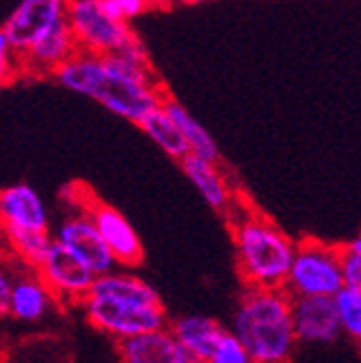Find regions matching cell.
Masks as SVG:
<instances>
[{
    "label": "cell",
    "instance_id": "obj_17",
    "mask_svg": "<svg viewBox=\"0 0 361 363\" xmlns=\"http://www.w3.org/2000/svg\"><path fill=\"white\" fill-rule=\"evenodd\" d=\"M169 328L175 335V339L200 363H204L211 357L215 346L220 343L222 335L228 330L220 321L204 317V315H182V317H177Z\"/></svg>",
    "mask_w": 361,
    "mask_h": 363
},
{
    "label": "cell",
    "instance_id": "obj_12",
    "mask_svg": "<svg viewBox=\"0 0 361 363\" xmlns=\"http://www.w3.org/2000/svg\"><path fill=\"white\" fill-rule=\"evenodd\" d=\"M179 169L189 177V182L195 186V191L202 195V199L209 204L211 211H215L222 217H233L240 208V202L233 193L224 171L218 167V162H209L197 155H187L179 162Z\"/></svg>",
    "mask_w": 361,
    "mask_h": 363
},
{
    "label": "cell",
    "instance_id": "obj_9",
    "mask_svg": "<svg viewBox=\"0 0 361 363\" xmlns=\"http://www.w3.org/2000/svg\"><path fill=\"white\" fill-rule=\"evenodd\" d=\"M62 21H67V0H21L5 21L3 31L21 58Z\"/></svg>",
    "mask_w": 361,
    "mask_h": 363
},
{
    "label": "cell",
    "instance_id": "obj_27",
    "mask_svg": "<svg viewBox=\"0 0 361 363\" xmlns=\"http://www.w3.org/2000/svg\"><path fill=\"white\" fill-rule=\"evenodd\" d=\"M16 279V266L7 259L0 262V317L9 315V299H11V288Z\"/></svg>",
    "mask_w": 361,
    "mask_h": 363
},
{
    "label": "cell",
    "instance_id": "obj_24",
    "mask_svg": "<svg viewBox=\"0 0 361 363\" xmlns=\"http://www.w3.org/2000/svg\"><path fill=\"white\" fill-rule=\"evenodd\" d=\"M18 74H21V58H18L3 27H0V86L11 82Z\"/></svg>",
    "mask_w": 361,
    "mask_h": 363
},
{
    "label": "cell",
    "instance_id": "obj_16",
    "mask_svg": "<svg viewBox=\"0 0 361 363\" xmlns=\"http://www.w3.org/2000/svg\"><path fill=\"white\" fill-rule=\"evenodd\" d=\"M21 266V264H18ZM58 297L51 293V288L38 275L35 268L21 266L16 268V279L9 299V315L21 321H40Z\"/></svg>",
    "mask_w": 361,
    "mask_h": 363
},
{
    "label": "cell",
    "instance_id": "obj_4",
    "mask_svg": "<svg viewBox=\"0 0 361 363\" xmlns=\"http://www.w3.org/2000/svg\"><path fill=\"white\" fill-rule=\"evenodd\" d=\"M341 255L344 248L339 246L317 240L299 242L286 279V290L293 297H335L344 288Z\"/></svg>",
    "mask_w": 361,
    "mask_h": 363
},
{
    "label": "cell",
    "instance_id": "obj_8",
    "mask_svg": "<svg viewBox=\"0 0 361 363\" xmlns=\"http://www.w3.org/2000/svg\"><path fill=\"white\" fill-rule=\"evenodd\" d=\"M53 240L74 252L96 275H106V272H111L120 266L111 248L106 246L104 238L100 235L96 222L91 220V215L84 211L67 215L58 224V228L53 230Z\"/></svg>",
    "mask_w": 361,
    "mask_h": 363
},
{
    "label": "cell",
    "instance_id": "obj_25",
    "mask_svg": "<svg viewBox=\"0 0 361 363\" xmlns=\"http://www.w3.org/2000/svg\"><path fill=\"white\" fill-rule=\"evenodd\" d=\"M104 7L109 9L120 21H133L140 13L151 7V0H102Z\"/></svg>",
    "mask_w": 361,
    "mask_h": 363
},
{
    "label": "cell",
    "instance_id": "obj_1",
    "mask_svg": "<svg viewBox=\"0 0 361 363\" xmlns=\"http://www.w3.org/2000/svg\"><path fill=\"white\" fill-rule=\"evenodd\" d=\"M51 78L71 94L94 100L109 113L133 124H140L167 98L140 38L122 51L104 56L78 49Z\"/></svg>",
    "mask_w": 361,
    "mask_h": 363
},
{
    "label": "cell",
    "instance_id": "obj_10",
    "mask_svg": "<svg viewBox=\"0 0 361 363\" xmlns=\"http://www.w3.org/2000/svg\"><path fill=\"white\" fill-rule=\"evenodd\" d=\"M35 270L51 288V293L58 297V301L69 303H82V299L91 293V286L98 277L84 262H80L74 252L67 250L56 240Z\"/></svg>",
    "mask_w": 361,
    "mask_h": 363
},
{
    "label": "cell",
    "instance_id": "obj_19",
    "mask_svg": "<svg viewBox=\"0 0 361 363\" xmlns=\"http://www.w3.org/2000/svg\"><path fill=\"white\" fill-rule=\"evenodd\" d=\"M138 126L144 131V135H149L157 144V149L162 153H167L171 160L182 162L189 155V144L182 131H179V126L175 124V120L167 113L165 106L153 108Z\"/></svg>",
    "mask_w": 361,
    "mask_h": 363
},
{
    "label": "cell",
    "instance_id": "obj_13",
    "mask_svg": "<svg viewBox=\"0 0 361 363\" xmlns=\"http://www.w3.org/2000/svg\"><path fill=\"white\" fill-rule=\"evenodd\" d=\"M120 363H200L182 343L175 339L171 328H160L118 341Z\"/></svg>",
    "mask_w": 361,
    "mask_h": 363
},
{
    "label": "cell",
    "instance_id": "obj_7",
    "mask_svg": "<svg viewBox=\"0 0 361 363\" xmlns=\"http://www.w3.org/2000/svg\"><path fill=\"white\" fill-rule=\"evenodd\" d=\"M78 197H80L78 211H84L91 215V220L96 222L100 235L104 238L106 246L111 248L118 264L124 268L140 266L144 259V248H142V242L138 238L135 228L131 226V222L126 220L118 208L98 199L87 186H82V195H78Z\"/></svg>",
    "mask_w": 361,
    "mask_h": 363
},
{
    "label": "cell",
    "instance_id": "obj_28",
    "mask_svg": "<svg viewBox=\"0 0 361 363\" xmlns=\"http://www.w3.org/2000/svg\"><path fill=\"white\" fill-rule=\"evenodd\" d=\"M7 242H5V235H3V228H0V262H5L7 259Z\"/></svg>",
    "mask_w": 361,
    "mask_h": 363
},
{
    "label": "cell",
    "instance_id": "obj_26",
    "mask_svg": "<svg viewBox=\"0 0 361 363\" xmlns=\"http://www.w3.org/2000/svg\"><path fill=\"white\" fill-rule=\"evenodd\" d=\"M341 268H344V286L361 290V252L344 248V255H341Z\"/></svg>",
    "mask_w": 361,
    "mask_h": 363
},
{
    "label": "cell",
    "instance_id": "obj_20",
    "mask_svg": "<svg viewBox=\"0 0 361 363\" xmlns=\"http://www.w3.org/2000/svg\"><path fill=\"white\" fill-rule=\"evenodd\" d=\"M91 293L142 301V303H162L157 290L151 284L140 279L133 272H124V270H111L106 275H98L91 286Z\"/></svg>",
    "mask_w": 361,
    "mask_h": 363
},
{
    "label": "cell",
    "instance_id": "obj_5",
    "mask_svg": "<svg viewBox=\"0 0 361 363\" xmlns=\"http://www.w3.org/2000/svg\"><path fill=\"white\" fill-rule=\"evenodd\" d=\"M82 308L94 328L116 337L118 341L167 328V311L162 303H142L89 293L82 299Z\"/></svg>",
    "mask_w": 361,
    "mask_h": 363
},
{
    "label": "cell",
    "instance_id": "obj_18",
    "mask_svg": "<svg viewBox=\"0 0 361 363\" xmlns=\"http://www.w3.org/2000/svg\"><path fill=\"white\" fill-rule=\"evenodd\" d=\"M162 106L167 108V113L175 120L179 131H182V135L189 144V155L204 157L209 162H220V149H218V144H215L213 135L206 131V126H202V122H197L191 116V111L184 104H179L177 100L167 96Z\"/></svg>",
    "mask_w": 361,
    "mask_h": 363
},
{
    "label": "cell",
    "instance_id": "obj_29",
    "mask_svg": "<svg viewBox=\"0 0 361 363\" xmlns=\"http://www.w3.org/2000/svg\"><path fill=\"white\" fill-rule=\"evenodd\" d=\"M346 248H350V250H355V252H361V233L357 235V238H355Z\"/></svg>",
    "mask_w": 361,
    "mask_h": 363
},
{
    "label": "cell",
    "instance_id": "obj_14",
    "mask_svg": "<svg viewBox=\"0 0 361 363\" xmlns=\"http://www.w3.org/2000/svg\"><path fill=\"white\" fill-rule=\"evenodd\" d=\"M0 228L49 230V213L38 191L29 184L0 189Z\"/></svg>",
    "mask_w": 361,
    "mask_h": 363
},
{
    "label": "cell",
    "instance_id": "obj_11",
    "mask_svg": "<svg viewBox=\"0 0 361 363\" xmlns=\"http://www.w3.org/2000/svg\"><path fill=\"white\" fill-rule=\"evenodd\" d=\"M293 321L299 343L323 346L344 335L335 297H293Z\"/></svg>",
    "mask_w": 361,
    "mask_h": 363
},
{
    "label": "cell",
    "instance_id": "obj_21",
    "mask_svg": "<svg viewBox=\"0 0 361 363\" xmlns=\"http://www.w3.org/2000/svg\"><path fill=\"white\" fill-rule=\"evenodd\" d=\"M7 252L16 264L27 268H38L45 259L49 246L53 244V235L49 230H25V228H3Z\"/></svg>",
    "mask_w": 361,
    "mask_h": 363
},
{
    "label": "cell",
    "instance_id": "obj_3",
    "mask_svg": "<svg viewBox=\"0 0 361 363\" xmlns=\"http://www.w3.org/2000/svg\"><path fill=\"white\" fill-rule=\"evenodd\" d=\"M238 272L244 286L286 288L297 244L288 235L252 208H238L228 217Z\"/></svg>",
    "mask_w": 361,
    "mask_h": 363
},
{
    "label": "cell",
    "instance_id": "obj_15",
    "mask_svg": "<svg viewBox=\"0 0 361 363\" xmlns=\"http://www.w3.org/2000/svg\"><path fill=\"white\" fill-rule=\"evenodd\" d=\"M78 51V43L71 33L67 21L58 23L49 33L21 56V74L29 76H53L60 65H65Z\"/></svg>",
    "mask_w": 361,
    "mask_h": 363
},
{
    "label": "cell",
    "instance_id": "obj_30",
    "mask_svg": "<svg viewBox=\"0 0 361 363\" xmlns=\"http://www.w3.org/2000/svg\"><path fill=\"white\" fill-rule=\"evenodd\" d=\"M179 3H184V5H200V3H206V0H179Z\"/></svg>",
    "mask_w": 361,
    "mask_h": 363
},
{
    "label": "cell",
    "instance_id": "obj_6",
    "mask_svg": "<svg viewBox=\"0 0 361 363\" xmlns=\"http://www.w3.org/2000/svg\"><path fill=\"white\" fill-rule=\"evenodd\" d=\"M67 23L78 49L100 56L122 51L138 38L129 23L116 18L102 0H67Z\"/></svg>",
    "mask_w": 361,
    "mask_h": 363
},
{
    "label": "cell",
    "instance_id": "obj_2",
    "mask_svg": "<svg viewBox=\"0 0 361 363\" xmlns=\"http://www.w3.org/2000/svg\"><path fill=\"white\" fill-rule=\"evenodd\" d=\"M231 330L255 363H291L299 343L293 321V295L286 288L246 286Z\"/></svg>",
    "mask_w": 361,
    "mask_h": 363
},
{
    "label": "cell",
    "instance_id": "obj_22",
    "mask_svg": "<svg viewBox=\"0 0 361 363\" xmlns=\"http://www.w3.org/2000/svg\"><path fill=\"white\" fill-rule=\"evenodd\" d=\"M335 303L341 321V333L361 346V290L344 286L335 295Z\"/></svg>",
    "mask_w": 361,
    "mask_h": 363
},
{
    "label": "cell",
    "instance_id": "obj_23",
    "mask_svg": "<svg viewBox=\"0 0 361 363\" xmlns=\"http://www.w3.org/2000/svg\"><path fill=\"white\" fill-rule=\"evenodd\" d=\"M204 363H255V361H252L244 343L238 339V335L233 330H226Z\"/></svg>",
    "mask_w": 361,
    "mask_h": 363
}]
</instances>
